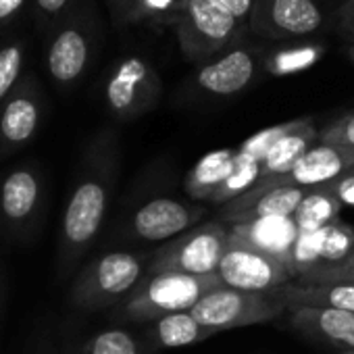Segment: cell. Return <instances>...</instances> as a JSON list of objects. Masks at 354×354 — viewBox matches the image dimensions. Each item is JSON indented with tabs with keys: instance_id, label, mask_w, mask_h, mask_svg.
Segmentation results:
<instances>
[{
	"instance_id": "cell-1",
	"label": "cell",
	"mask_w": 354,
	"mask_h": 354,
	"mask_svg": "<svg viewBox=\"0 0 354 354\" xmlns=\"http://www.w3.org/2000/svg\"><path fill=\"white\" fill-rule=\"evenodd\" d=\"M119 138L111 127L90 138L59 227V271L67 275L92 248L106 219L119 177Z\"/></svg>"
},
{
	"instance_id": "cell-2",
	"label": "cell",
	"mask_w": 354,
	"mask_h": 354,
	"mask_svg": "<svg viewBox=\"0 0 354 354\" xmlns=\"http://www.w3.org/2000/svg\"><path fill=\"white\" fill-rule=\"evenodd\" d=\"M46 38V71L57 88L69 90L88 73L102 40L96 0H80Z\"/></svg>"
},
{
	"instance_id": "cell-3",
	"label": "cell",
	"mask_w": 354,
	"mask_h": 354,
	"mask_svg": "<svg viewBox=\"0 0 354 354\" xmlns=\"http://www.w3.org/2000/svg\"><path fill=\"white\" fill-rule=\"evenodd\" d=\"M219 288H223V283L217 273H146L133 292L115 306V315L127 321L152 323L167 315L192 310L198 300Z\"/></svg>"
},
{
	"instance_id": "cell-4",
	"label": "cell",
	"mask_w": 354,
	"mask_h": 354,
	"mask_svg": "<svg viewBox=\"0 0 354 354\" xmlns=\"http://www.w3.org/2000/svg\"><path fill=\"white\" fill-rule=\"evenodd\" d=\"M173 30L184 59L194 65L215 59L250 34L248 26L213 0H182Z\"/></svg>"
},
{
	"instance_id": "cell-5",
	"label": "cell",
	"mask_w": 354,
	"mask_h": 354,
	"mask_svg": "<svg viewBox=\"0 0 354 354\" xmlns=\"http://www.w3.org/2000/svg\"><path fill=\"white\" fill-rule=\"evenodd\" d=\"M146 257L142 254L127 250L100 254L80 269L71 283L69 300L82 310L115 308L142 281Z\"/></svg>"
},
{
	"instance_id": "cell-6",
	"label": "cell",
	"mask_w": 354,
	"mask_h": 354,
	"mask_svg": "<svg viewBox=\"0 0 354 354\" xmlns=\"http://www.w3.org/2000/svg\"><path fill=\"white\" fill-rule=\"evenodd\" d=\"M162 94V80L156 67L140 57L125 55L115 61L102 84L104 106L117 121H133L156 109Z\"/></svg>"
},
{
	"instance_id": "cell-7",
	"label": "cell",
	"mask_w": 354,
	"mask_h": 354,
	"mask_svg": "<svg viewBox=\"0 0 354 354\" xmlns=\"http://www.w3.org/2000/svg\"><path fill=\"white\" fill-rule=\"evenodd\" d=\"M333 24L325 0H254L248 30L269 42L313 38Z\"/></svg>"
},
{
	"instance_id": "cell-8",
	"label": "cell",
	"mask_w": 354,
	"mask_h": 354,
	"mask_svg": "<svg viewBox=\"0 0 354 354\" xmlns=\"http://www.w3.org/2000/svg\"><path fill=\"white\" fill-rule=\"evenodd\" d=\"M230 232L223 223H203L160 248L148 265V273L213 275L225 254Z\"/></svg>"
},
{
	"instance_id": "cell-9",
	"label": "cell",
	"mask_w": 354,
	"mask_h": 354,
	"mask_svg": "<svg viewBox=\"0 0 354 354\" xmlns=\"http://www.w3.org/2000/svg\"><path fill=\"white\" fill-rule=\"evenodd\" d=\"M217 275L223 288L242 292H275L294 277L288 265L254 246L234 230L230 232L227 248L219 263Z\"/></svg>"
},
{
	"instance_id": "cell-10",
	"label": "cell",
	"mask_w": 354,
	"mask_h": 354,
	"mask_svg": "<svg viewBox=\"0 0 354 354\" xmlns=\"http://www.w3.org/2000/svg\"><path fill=\"white\" fill-rule=\"evenodd\" d=\"M286 310L275 292H242L219 288L207 294L190 310L203 325L225 331L234 327L259 325L277 319Z\"/></svg>"
},
{
	"instance_id": "cell-11",
	"label": "cell",
	"mask_w": 354,
	"mask_h": 354,
	"mask_svg": "<svg viewBox=\"0 0 354 354\" xmlns=\"http://www.w3.org/2000/svg\"><path fill=\"white\" fill-rule=\"evenodd\" d=\"M46 201L44 173L34 162L7 171L0 182V223L9 234L28 238L36 232Z\"/></svg>"
},
{
	"instance_id": "cell-12",
	"label": "cell",
	"mask_w": 354,
	"mask_h": 354,
	"mask_svg": "<svg viewBox=\"0 0 354 354\" xmlns=\"http://www.w3.org/2000/svg\"><path fill=\"white\" fill-rule=\"evenodd\" d=\"M263 73V48L246 40L198 65L194 90L213 98H232L242 94Z\"/></svg>"
},
{
	"instance_id": "cell-13",
	"label": "cell",
	"mask_w": 354,
	"mask_h": 354,
	"mask_svg": "<svg viewBox=\"0 0 354 354\" xmlns=\"http://www.w3.org/2000/svg\"><path fill=\"white\" fill-rule=\"evenodd\" d=\"M306 194L308 190L290 184L286 175L259 180L254 188L223 205L221 219L234 225H250L269 219H290L294 217Z\"/></svg>"
},
{
	"instance_id": "cell-14",
	"label": "cell",
	"mask_w": 354,
	"mask_h": 354,
	"mask_svg": "<svg viewBox=\"0 0 354 354\" xmlns=\"http://www.w3.org/2000/svg\"><path fill=\"white\" fill-rule=\"evenodd\" d=\"M44 94L34 73L26 75L0 106V156L26 148L44 121Z\"/></svg>"
},
{
	"instance_id": "cell-15",
	"label": "cell",
	"mask_w": 354,
	"mask_h": 354,
	"mask_svg": "<svg viewBox=\"0 0 354 354\" xmlns=\"http://www.w3.org/2000/svg\"><path fill=\"white\" fill-rule=\"evenodd\" d=\"M205 215L207 211L198 205H186L175 198H152L131 215L127 230L131 238L156 242L190 232Z\"/></svg>"
},
{
	"instance_id": "cell-16",
	"label": "cell",
	"mask_w": 354,
	"mask_h": 354,
	"mask_svg": "<svg viewBox=\"0 0 354 354\" xmlns=\"http://www.w3.org/2000/svg\"><path fill=\"white\" fill-rule=\"evenodd\" d=\"M350 171H354V148L317 142L286 177L298 188L315 190L331 184Z\"/></svg>"
},
{
	"instance_id": "cell-17",
	"label": "cell",
	"mask_w": 354,
	"mask_h": 354,
	"mask_svg": "<svg viewBox=\"0 0 354 354\" xmlns=\"http://www.w3.org/2000/svg\"><path fill=\"white\" fill-rule=\"evenodd\" d=\"M290 325L300 333L321 337L344 350H354V313L333 308H292Z\"/></svg>"
},
{
	"instance_id": "cell-18",
	"label": "cell",
	"mask_w": 354,
	"mask_h": 354,
	"mask_svg": "<svg viewBox=\"0 0 354 354\" xmlns=\"http://www.w3.org/2000/svg\"><path fill=\"white\" fill-rule=\"evenodd\" d=\"M286 310L333 308L354 313V288L346 283H286L275 290Z\"/></svg>"
},
{
	"instance_id": "cell-19",
	"label": "cell",
	"mask_w": 354,
	"mask_h": 354,
	"mask_svg": "<svg viewBox=\"0 0 354 354\" xmlns=\"http://www.w3.org/2000/svg\"><path fill=\"white\" fill-rule=\"evenodd\" d=\"M325 42L315 38L275 42L271 48H263V73L271 77H290L315 67L325 57Z\"/></svg>"
},
{
	"instance_id": "cell-20",
	"label": "cell",
	"mask_w": 354,
	"mask_h": 354,
	"mask_svg": "<svg viewBox=\"0 0 354 354\" xmlns=\"http://www.w3.org/2000/svg\"><path fill=\"white\" fill-rule=\"evenodd\" d=\"M317 142H319V129L315 127L310 117H304V121L294 131L286 133L269 148V152L261 162V180L288 175L296 167V162L306 154V150Z\"/></svg>"
},
{
	"instance_id": "cell-21",
	"label": "cell",
	"mask_w": 354,
	"mask_h": 354,
	"mask_svg": "<svg viewBox=\"0 0 354 354\" xmlns=\"http://www.w3.org/2000/svg\"><path fill=\"white\" fill-rule=\"evenodd\" d=\"M236 234L252 242L254 246L263 248L271 257L279 259L283 265H288L294 273V248L298 242V230L294 225V219H269L259 221L250 225H236ZM296 275V273H294Z\"/></svg>"
},
{
	"instance_id": "cell-22",
	"label": "cell",
	"mask_w": 354,
	"mask_h": 354,
	"mask_svg": "<svg viewBox=\"0 0 354 354\" xmlns=\"http://www.w3.org/2000/svg\"><path fill=\"white\" fill-rule=\"evenodd\" d=\"M236 171V148H219L205 154L186 177V192L194 201L211 203L213 194Z\"/></svg>"
},
{
	"instance_id": "cell-23",
	"label": "cell",
	"mask_w": 354,
	"mask_h": 354,
	"mask_svg": "<svg viewBox=\"0 0 354 354\" xmlns=\"http://www.w3.org/2000/svg\"><path fill=\"white\" fill-rule=\"evenodd\" d=\"M219 331L203 325L190 310L188 313H175L160 317L152 321L148 335L150 339L160 346V348H182V346H192L198 342H205Z\"/></svg>"
},
{
	"instance_id": "cell-24",
	"label": "cell",
	"mask_w": 354,
	"mask_h": 354,
	"mask_svg": "<svg viewBox=\"0 0 354 354\" xmlns=\"http://www.w3.org/2000/svg\"><path fill=\"white\" fill-rule=\"evenodd\" d=\"M339 211L342 203L335 196H331L323 188H315L308 190L292 219L298 230V236H310L339 221Z\"/></svg>"
},
{
	"instance_id": "cell-25",
	"label": "cell",
	"mask_w": 354,
	"mask_h": 354,
	"mask_svg": "<svg viewBox=\"0 0 354 354\" xmlns=\"http://www.w3.org/2000/svg\"><path fill=\"white\" fill-rule=\"evenodd\" d=\"M28 59V44L24 38L7 36L0 44V106L13 94V90L21 84L24 67Z\"/></svg>"
},
{
	"instance_id": "cell-26",
	"label": "cell",
	"mask_w": 354,
	"mask_h": 354,
	"mask_svg": "<svg viewBox=\"0 0 354 354\" xmlns=\"http://www.w3.org/2000/svg\"><path fill=\"white\" fill-rule=\"evenodd\" d=\"M352 254H354V227L348 223L335 221L333 225L323 230L321 246H319V267L313 273L335 267L344 263L346 259H350Z\"/></svg>"
},
{
	"instance_id": "cell-27",
	"label": "cell",
	"mask_w": 354,
	"mask_h": 354,
	"mask_svg": "<svg viewBox=\"0 0 354 354\" xmlns=\"http://www.w3.org/2000/svg\"><path fill=\"white\" fill-rule=\"evenodd\" d=\"M302 121H304V117L292 119V121H286V123H279V125H271V127H265V129L257 131L254 136H250L246 142H242L236 148V160L240 165H261L265 154L269 152V148L279 138H283L286 133L294 131Z\"/></svg>"
},
{
	"instance_id": "cell-28",
	"label": "cell",
	"mask_w": 354,
	"mask_h": 354,
	"mask_svg": "<svg viewBox=\"0 0 354 354\" xmlns=\"http://www.w3.org/2000/svg\"><path fill=\"white\" fill-rule=\"evenodd\" d=\"M182 0H136L131 26L148 24L152 28H173Z\"/></svg>"
},
{
	"instance_id": "cell-29",
	"label": "cell",
	"mask_w": 354,
	"mask_h": 354,
	"mask_svg": "<svg viewBox=\"0 0 354 354\" xmlns=\"http://www.w3.org/2000/svg\"><path fill=\"white\" fill-rule=\"evenodd\" d=\"M82 354H142V348L131 333L123 329H104L84 344Z\"/></svg>"
},
{
	"instance_id": "cell-30",
	"label": "cell",
	"mask_w": 354,
	"mask_h": 354,
	"mask_svg": "<svg viewBox=\"0 0 354 354\" xmlns=\"http://www.w3.org/2000/svg\"><path fill=\"white\" fill-rule=\"evenodd\" d=\"M80 3V0H36L34 11H32V21L36 30L44 36L50 34V30L71 13V9Z\"/></svg>"
},
{
	"instance_id": "cell-31",
	"label": "cell",
	"mask_w": 354,
	"mask_h": 354,
	"mask_svg": "<svg viewBox=\"0 0 354 354\" xmlns=\"http://www.w3.org/2000/svg\"><path fill=\"white\" fill-rule=\"evenodd\" d=\"M319 142L354 148V111L348 115H342L339 119H335L327 127H323L319 131Z\"/></svg>"
},
{
	"instance_id": "cell-32",
	"label": "cell",
	"mask_w": 354,
	"mask_h": 354,
	"mask_svg": "<svg viewBox=\"0 0 354 354\" xmlns=\"http://www.w3.org/2000/svg\"><path fill=\"white\" fill-rule=\"evenodd\" d=\"M298 283H346V286L354 288V254L335 267L321 269L317 273L300 277Z\"/></svg>"
},
{
	"instance_id": "cell-33",
	"label": "cell",
	"mask_w": 354,
	"mask_h": 354,
	"mask_svg": "<svg viewBox=\"0 0 354 354\" xmlns=\"http://www.w3.org/2000/svg\"><path fill=\"white\" fill-rule=\"evenodd\" d=\"M36 0H0V36H9V32L17 26V21L34 11Z\"/></svg>"
},
{
	"instance_id": "cell-34",
	"label": "cell",
	"mask_w": 354,
	"mask_h": 354,
	"mask_svg": "<svg viewBox=\"0 0 354 354\" xmlns=\"http://www.w3.org/2000/svg\"><path fill=\"white\" fill-rule=\"evenodd\" d=\"M331 28L346 40V44H354V0H346L333 11Z\"/></svg>"
},
{
	"instance_id": "cell-35",
	"label": "cell",
	"mask_w": 354,
	"mask_h": 354,
	"mask_svg": "<svg viewBox=\"0 0 354 354\" xmlns=\"http://www.w3.org/2000/svg\"><path fill=\"white\" fill-rule=\"evenodd\" d=\"M325 192H329L331 196H335L342 207H354V171L337 177V180H333L331 184L323 186Z\"/></svg>"
},
{
	"instance_id": "cell-36",
	"label": "cell",
	"mask_w": 354,
	"mask_h": 354,
	"mask_svg": "<svg viewBox=\"0 0 354 354\" xmlns=\"http://www.w3.org/2000/svg\"><path fill=\"white\" fill-rule=\"evenodd\" d=\"M106 7H109L113 28L123 30L131 26V13L136 7V0H106Z\"/></svg>"
},
{
	"instance_id": "cell-37",
	"label": "cell",
	"mask_w": 354,
	"mask_h": 354,
	"mask_svg": "<svg viewBox=\"0 0 354 354\" xmlns=\"http://www.w3.org/2000/svg\"><path fill=\"white\" fill-rule=\"evenodd\" d=\"M213 3L219 5L221 9H225L227 13H232L244 26H248L250 13L254 9V0H213Z\"/></svg>"
},
{
	"instance_id": "cell-38",
	"label": "cell",
	"mask_w": 354,
	"mask_h": 354,
	"mask_svg": "<svg viewBox=\"0 0 354 354\" xmlns=\"http://www.w3.org/2000/svg\"><path fill=\"white\" fill-rule=\"evenodd\" d=\"M325 3H327V5H329V7H331L333 11H335L337 7H342V5L346 3V0H325Z\"/></svg>"
},
{
	"instance_id": "cell-39",
	"label": "cell",
	"mask_w": 354,
	"mask_h": 354,
	"mask_svg": "<svg viewBox=\"0 0 354 354\" xmlns=\"http://www.w3.org/2000/svg\"><path fill=\"white\" fill-rule=\"evenodd\" d=\"M346 55H348V59L354 63V44H346Z\"/></svg>"
},
{
	"instance_id": "cell-40",
	"label": "cell",
	"mask_w": 354,
	"mask_h": 354,
	"mask_svg": "<svg viewBox=\"0 0 354 354\" xmlns=\"http://www.w3.org/2000/svg\"><path fill=\"white\" fill-rule=\"evenodd\" d=\"M342 354H354V350H344Z\"/></svg>"
}]
</instances>
